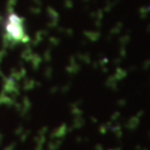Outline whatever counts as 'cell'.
<instances>
[{
    "mask_svg": "<svg viewBox=\"0 0 150 150\" xmlns=\"http://www.w3.org/2000/svg\"><path fill=\"white\" fill-rule=\"evenodd\" d=\"M5 31L9 39L15 41H23L25 40V33L24 26H23V20L15 14L9 15V18L5 21Z\"/></svg>",
    "mask_w": 150,
    "mask_h": 150,
    "instance_id": "6da1fadb",
    "label": "cell"
}]
</instances>
